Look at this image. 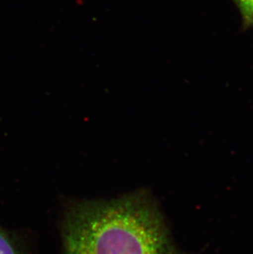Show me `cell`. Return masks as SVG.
I'll list each match as a JSON object with an SVG mask.
<instances>
[{
  "instance_id": "1",
  "label": "cell",
  "mask_w": 253,
  "mask_h": 254,
  "mask_svg": "<svg viewBox=\"0 0 253 254\" xmlns=\"http://www.w3.org/2000/svg\"><path fill=\"white\" fill-rule=\"evenodd\" d=\"M64 254H186L173 242L151 196L71 204L62 227Z\"/></svg>"
},
{
  "instance_id": "2",
  "label": "cell",
  "mask_w": 253,
  "mask_h": 254,
  "mask_svg": "<svg viewBox=\"0 0 253 254\" xmlns=\"http://www.w3.org/2000/svg\"><path fill=\"white\" fill-rule=\"evenodd\" d=\"M0 254H26L14 235L0 226Z\"/></svg>"
},
{
  "instance_id": "3",
  "label": "cell",
  "mask_w": 253,
  "mask_h": 254,
  "mask_svg": "<svg viewBox=\"0 0 253 254\" xmlns=\"http://www.w3.org/2000/svg\"><path fill=\"white\" fill-rule=\"evenodd\" d=\"M236 5L242 17L244 30L253 27V0H232Z\"/></svg>"
}]
</instances>
